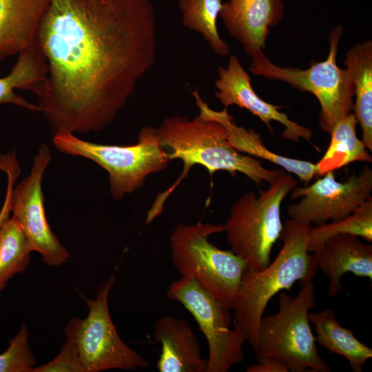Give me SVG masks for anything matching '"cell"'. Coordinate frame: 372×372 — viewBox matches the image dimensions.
I'll list each match as a JSON object with an SVG mask.
<instances>
[{"instance_id": "cell-1", "label": "cell", "mask_w": 372, "mask_h": 372, "mask_svg": "<svg viewBox=\"0 0 372 372\" xmlns=\"http://www.w3.org/2000/svg\"><path fill=\"white\" fill-rule=\"evenodd\" d=\"M37 97L52 130L100 131L124 108L156 54L152 0H48Z\"/></svg>"}, {"instance_id": "cell-2", "label": "cell", "mask_w": 372, "mask_h": 372, "mask_svg": "<svg viewBox=\"0 0 372 372\" xmlns=\"http://www.w3.org/2000/svg\"><path fill=\"white\" fill-rule=\"evenodd\" d=\"M157 130L169 160L180 159L184 166L178 180L157 196L147 212L149 223L163 211L167 198L196 165L204 167L210 176L218 171H226L232 176L241 173L257 185L270 184L285 172L265 168L257 158L238 152L229 144L226 129L221 123L199 115L192 119L180 116L166 118Z\"/></svg>"}, {"instance_id": "cell-3", "label": "cell", "mask_w": 372, "mask_h": 372, "mask_svg": "<svg viewBox=\"0 0 372 372\" xmlns=\"http://www.w3.org/2000/svg\"><path fill=\"white\" fill-rule=\"evenodd\" d=\"M312 225L290 218L280 238L283 244L275 259L260 270L247 268L236 296L234 327L242 332L251 348L257 344L258 327L269 301L295 282L313 280L318 267L308 249Z\"/></svg>"}, {"instance_id": "cell-4", "label": "cell", "mask_w": 372, "mask_h": 372, "mask_svg": "<svg viewBox=\"0 0 372 372\" xmlns=\"http://www.w3.org/2000/svg\"><path fill=\"white\" fill-rule=\"evenodd\" d=\"M295 297L282 292L276 313L262 317L254 351L257 362L269 360L282 363L288 372H330L318 355L309 315L316 305L313 280L300 282Z\"/></svg>"}, {"instance_id": "cell-5", "label": "cell", "mask_w": 372, "mask_h": 372, "mask_svg": "<svg viewBox=\"0 0 372 372\" xmlns=\"http://www.w3.org/2000/svg\"><path fill=\"white\" fill-rule=\"evenodd\" d=\"M225 231L224 225L180 224L169 236L172 261L182 277L197 282L223 307L233 310L246 262L231 250L213 245L211 235Z\"/></svg>"}, {"instance_id": "cell-6", "label": "cell", "mask_w": 372, "mask_h": 372, "mask_svg": "<svg viewBox=\"0 0 372 372\" xmlns=\"http://www.w3.org/2000/svg\"><path fill=\"white\" fill-rule=\"evenodd\" d=\"M297 186L285 172L258 195L243 194L231 206L224 224L231 251L242 258L247 268L260 270L270 262L272 249L280 238L284 225L281 205Z\"/></svg>"}, {"instance_id": "cell-7", "label": "cell", "mask_w": 372, "mask_h": 372, "mask_svg": "<svg viewBox=\"0 0 372 372\" xmlns=\"http://www.w3.org/2000/svg\"><path fill=\"white\" fill-rule=\"evenodd\" d=\"M71 132H55L52 142L61 152L96 163L108 174L110 191L116 200L144 185L147 177L165 169L170 161L156 128L143 127L138 142L130 145L99 144L84 141Z\"/></svg>"}, {"instance_id": "cell-8", "label": "cell", "mask_w": 372, "mask_h": 372, "mask_svg": "<svg viewBox=\"0 0 372 372\" xmlns=\"http://www.w3.org/2000/svg\"><path fill=\"white\" fill-rule=\"evenodd\" d=\"M342 32L340 25L331 30L327 59L312 62L307 69L276 65L265 56L262 50L251 56L249 70L254 74L269 80L283 81L316 96L320 105V127L329 134L337 123L353 111L354 85L351 73L347 68H340L336 61Z\"/></svg>"}, {"instance_id": "cell-9", "label": "cell", "mask_w": 372, "mask_h": 372, "mask_svg": "<svg viewBox=\"0 0 372 372\" xmlns=\"http://www.w3.org/2000/svg\"><path fill=\"white\" fill-rule=\"evenodd\" d=\"M114 273L99 289L95 299L81 294L89 309L84 319L70 320L65 329L73 341L85 372L110 369L134 370L149 366L148 362L121 339L108 307L109 294L115 282Z\"/></svg>"}, {"instance_id": "cell-10", "label": "cell", "mask_w": 372, "mask_h": 372, "mask_svg": "<svg viewBox=\"0 0 372 372\" xmlns=\"http://www.w3.org/2000/svg\"><path fill=\"white\" fill-rule=\"evenodd\" d=\"M167 297L176 300L193 316L208 344L205 372H227L245 357V335L231 329L230 310L221 306L197 282L181 277L168 287Z\"/></svg>"}, {"instance_id": "cell-11", "label": "cell", "mask_w": 372, "mask_h": 372, "mask_svg": "<svg viewBox=\"0 0 372 372\" xmlns=\"http://www.w3.org/2000/svg\"><path fill=\"white\" fill-rule=\"evenodd\" d=\"M313 183L296 186L287 209L290 218L319 226L343 219L371 198L372 169L366 163L359 173L338 181L334 172H329Z\"/></svg>"}, {"instance_id": "cell-12", "label": "cell", "mask_w": 372, "mask_h": 372, "mask_svg": "<svg viewBox=\"0 0 372 372\" xmlns=\"http://www.w3.org/2000/svg\"><path fill=\"white\" fill-rule=\"evenodd\" d=\"M50 160L49 148L42 145L34 158L30 174L14 187L11 213L32 251L39 252L47 265L57 267L68 260L70 254L52 231L45 216L42 178Z\"/></svg>"}, {"instance_id": "cell-13", "label": "cell", "mask_w": 372, "mask_h": 372, "mask_svg": "<svg viewBox=\"0 0 372 372\" xmlns=\"http://www.w3.org/2000/svg\"><path fill=\"white\" fill-rule=\"evenodd\" d=\"M218 79L215 81L217 91L215 96L225 107L231 105L247 110L258 117L273 132L272 121L284 125L282 137L294 142L301 138L310 142L313 136L311 129L291 120L287 114L280 111L282 107L262 100L254 91L251 79L245 71L238 59L231 54L226 68L218 69Z\"/></svg>"}, {"instance_id": "cell-14", "label": "cell", "mask_w": 372, "mask_h": 372, "mask_svg": "<svg viewBox=\"0 0 372 372\" xmlns=\"http://www.w3.org/2000/svg\"><path fill=\"white\" fill-rule=\"evenodd\" d=\"M284 12L282 0H228L219 17L251 56L265 48L270 28L279 23Z\"/></svg>"}, {"instance_id": "cell-15", "label": "cell", "mask_w": 372, "mask_h": 372, "mask_svg": "<svg viewBox=\"0 0 372 372\" xmlns=\"http://www.w3.org/2000/svg\"><path fill=\"white\" fill-rule=\"evenodd\" d=\"M313 254L319 269L329 278V295L333 297L342 288L343 275L372 279V245L351 234H338L327 239Z\"/></svg>"}, {"instance_id": "cell-16", "label": "cell", "mask_w": 372, "mask_h": 372, "mask_svg": "<svg viewBox=\"0 0 372 372\" xmlns=\"http://www.w3.org/2000/svg\"><path fill=\"white\" fill-rule=\"evenodd\" d=\"M192 94L199 108V116L221 123L226 129L229 144L238 152L278 165L289 174L296 175L306 184L318 174L316 163L286 157L271 151L265 145L257 132L237 125L229 114L227 107L221 111L214 110L201 99L197 91L193 92Z\"/></svg>"}, {"instance_id": "cell-17", "label": "cell", "mask_w": 372, "mask_h": 372, "mask_svg": "<svg viewBox=\"0 0 372 372\" xmlns=\"http://www.w3.org/2000/svg\"><path fill=\"white\" fill-rule=\"evenodd\" d=\"M154 338L161 344L157 362L160 372H205L197 337L183 318L164 316L154 324Z\"/></svg>"}, {"instance_id": "cell-18", "label": "cell", "mask_w": 372, "mask_h": 372, "mask_svg": "<svg viewBox=\"0 0 372 372\" xmlns=\"http://www.w3.org/2000/svg\"><path fill=\"white\" fill-rule=\"evenodd\" d=\"M48 0H0V60L37 43Z\"/></svg>"}, {"instance_id": "cell-19", "label": "cell", "mask_w": 372, "mask_h": 372, "mask_svg": "<svg viewBox=\"0 0 372 372\" xmlns=\"http://www.w3.org/2000/svg\"><path fill=\"white\" fill-rule=\"evenodd\" d=\"M346 68L354 85L353 114L362 132V141L372 151V41L359 43L347 52Z\"/></svg>"}, {"instance_id": "cell-20", "label": "cell", "mask_w": 372, "mask_h": 372, "mask_svg": "<svg viewBox=\"0 0 372 372\" xmlns=\"http://www.w3.org/2000/svg\"><path fill=\"white\" fill-rule=\"evenodd\" d=\"M309 318L316 333V342L331 353L344 357L353 371H362L363 366L372 358V349L344 327L332 309L309 313Z\"/></svg>"}, {"instance_id": "cell-21", "label": "cell", "mask_w": 372, "mask_h": 372, "mask_svg": "<svg viewBox=\"0 0 372 372\" xmlns=\"http://www.w3.org/2000/svg\"><path fill=\"white\" fill-rule=\"evenodd\" d=\"M47 76L45 56L38 44L18 54V59L10 72L0 78V104H12L39 112L37 105L28 102L15 92L25 90L36 96L39 92Z\"/></svg>"}, {"instance_id": "cell-22", "label": "cell", "mask_w": 372, "mask_h": 372, "mask_svg": "<svg viewBox=\"0 0 372 372\" xmlns=\"http://www.w3.org/2000/svg\"><path fill=\"white\" fill-rule=\"evenodd\" d=\"M358 121L353 112L340 120L331 133L329 145L316 163L318 174L334 172L354 162L371 163L372 156L356 134Z\"/></svg>"}, {"instance_id": "cell-23", "label": "cell", "mask_w": 372, "mask_h": 372, "mask_svg": "<svg viewBox=\"0 0 372 372\" xmlns=\"http://www.w3.org/2000/svg\"><path fill=\"white\" fill-rule=\"evenodd\" d=\"M223 6L221 0H178L184 26L200 34L214 53L225 56L230 53L229 46L217 29Z\"/></svg>"}, {"instance_id": "cell-24", "label": "cell", "mask_w": 372, "mask_h": 372, "mask_svg": "<svg viewBox=\"0 0 372 372\" xmlns=\"http://www.w3.org/2000/svg\"><path fill=\"white\" fill-rule=\"evenodd\" d=\"M32 251L17 220L13 216L7 218L0 228V292L25 269Z\"/></svg>"}, {"instance_id": "cell-25", "label": "cell", "mask_w": 372, "mask_h": 372, "mask_svg": "<svg viewBox=\"0 0 372 372\" xmlns=\"http://www.w3.org/2000/svg\"><path fill=\"white\" fill-rule=\"evenodd\" d=\"M338 234H351L372 241V197L347 217L311 227L308 249L313 252L327 239Z\"/></svg>"}, {"instance_id": "cell-26", "label": "cell", "mask_w": 372, "mask_h": 372, "mask_svg": "<svg viewBox=\"0 0 372 372\" xmlns=\"http://www.w3.org/2000/svg\"><path fill=\"white\" fill-rule=\"evenodd\" d=\"M54 371L85 372L79 359L76 345L69 338H67L56 358L43 365L33 367L30 372Z\"/></svg>"}, {"instance_id": "cell-27", "label": "cell", "mask_w": 372, "mask_h": 372, "mask_svg": "<svg viewBox=\"0 0 372 372\" xmlns=\"http://www.w3.org/2000/svg\"><path fill=\"white\" fill-rule=\"evenodd\" d=\"M0 169L8 177L6 192L3 205L0 209V228L11 214L12 196L16 180L21 174V168L17 156L8 154L0 157Z\"/></svg>"}, {"instance_id": "cell-28", "label": "cell", "mask_w": 372, "mask_h": 372, "mask_svg": "<svg viewBox=\"0 0 372 372\" xmlns=\"http://www.w3.org/2000/svg\"><path fill=\"white\" fill-rule=\"evenodd\" d=\"M247 372H288L287 368L280 362L265 360L249 366Z\"/></svg>"}]
</instances>
